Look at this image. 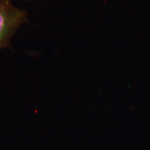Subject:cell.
Here are the masks:
<instances>
[{"mask_svg":"<svg viewBox=\"0 0 150 150\" xmlns=\"http://www.w3.org/2000/svg\"><path fill=\"white\" fill-rule=\"evenodd\" d=\"M27 1H31V0H27Z\"/></svg>","mask_w":150,"mask_h":150,"instance_id":"obj_2","label":"cell"},{"mask_svg":"<svg viewBox=\"0 0 150 150\" xmlns=\"http://www.w3.org/2000/svg\"><path fill=\"white\" fill-rule=\"evenodd\" d=\"M27 22L29 19L25 11L15 7L11 0H0V50L10 47L13 35Z\"/></svg>","mask_w":150,"mask_h":150,"instance_id":"obj_1","label":"cell"}]
</instances>
